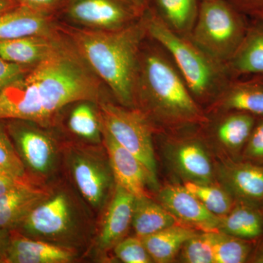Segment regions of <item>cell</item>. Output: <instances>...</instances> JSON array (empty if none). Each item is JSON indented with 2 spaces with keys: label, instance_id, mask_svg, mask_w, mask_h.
<instances>
[{
  "label": "cell",
  "instance_id": "2e32d148",
  "mask_svg": "<svg viewBox=\"0 0 263 263\" xmlns=\"http://www.w3.org/2000/svg\"><path fill=\"white\" fill-rule=\"evenodd\" d=\"M51 15L19 5L0 14V41L52 35Z\"/></svg>",
  "mask_w": 263,
  "mask_h": 263
},
{
  "label": "cell",
  "instance_id": "8992f818",
  "mask_svg": "<svg viewBox=\"0 0 263 263\" xmlns=\"http://www.w3.org/2000/svg\"><path fill=\"white\" fill-rule=\"evenodd\" d=\"M236 10L226 0L200 3L193 43L214 61H224L234 51L239 34Z\"/></svg>",
  "mask_w": 263,
  "mask_h": 263
},
{
  "label": "cell",
  "instance_id": "ffe728a7",
  "mask_svg": "<svg viewBox=\"0 0 263 263\" xmlns=\"http://www.w3.org/2000/svg\"><path fill=\"white\" fill-rule=\"evenodd\" d=\"M176 168L188 181L209 183L212 179V162L205 151L196 142L183 143L173 152Z\"/></svg>",
  "mask_w": 263,
  "mask_h": 263
},
{
  "label": "cell",
  "instance_id": "e575fe53",
  "mask_svg": "<svg viewBox=\"0 0 263 263\" xmlns=\"http://www.w3.org/2000/svg\"><path fill=\"white\" fill-rule=\"evenodd\" d=\"M20 5L52 15L62 10L67 0H18Z\"/></svg>",
  "mask_w": 263,
  "mask_h": 263
},
{
  "label": "cell",
  "instance_id": "44dd1931",
  "mask_svg": "<svg viewBox=\"0 0 263 263\" xmlns=\"http://www.w3.org/2000/svg\"><path fill=\"white\" fill-rule=\"evenodd\" d=\"M177 220L159 202L148 196L136 197L132 226L136 236L143 238L176 226Z\"/></svg>",
  "mask_w": 263,
  "mask_h": 263
},
{
  "label": "cell",
  "instance_id": "6da1fadb",
  "mask_svg": "<svg viewBox=\"0 0 263 263\" xmlns=\"http://www.w3.org/2000/svg\"><path fill=\"white\" fill-rule=\"evenodd\" d=\"M98 81L76 48L59 43L20 80L0 92V120L46 125L62 108L97 100Z\"/></svg>",
  "mask_w": 263,
  "mask_h": 263
},
{
  "label": "cell",
  "instance_id": "ac0fdd59",
  "mask_svg": "<svg viewBox=\"0 0 263 263\" xmlns=\"http://www.w3.org/2000/svg\"><path fill=\"white\" fill-rule=\"evenodd\" d=\"M218 231L249 241L257 239L263 234V212L257 203L242 200L221 218Z\"/></svg>",
  "mask_w": 263,
  "mask_h": 263
},
{
  "label": "cell",
  "instance_id": "8fae6325",
  "mask_svg": "<svg viewBox=\"0 0 263 263\" xmlns=\"http://www.w3.org/2000/svg\"><path fill=\"white\" fill-rule=\"evenodd\" d=\"M159 202L177 221L205 231H216L221 218L213 214L183 186L168 185L158 195Z\"/></svg>",
  "mask_w": 263,
  "mask_h": 263
},
{
  "label": "cell",
  "instance_id": "4fadbf2b",
  "mask_svg": "<svg viewBox=\"0 0 263 263\" xmlns=\"http://www.w3.org/2000/svg\"><path fill=\"white\" fill-rule=\"evenodd\" d=\"M136 196L116 184L97 240L98 249L107 252L125 238L133 221Z\"/></svg>",
  "mask_w": 263,
  "mask_h": 263
},
{
  "label": "cell",
  "instance_id": "ab89813d",
  "mask_svg": "<svg viewBox=\"0 0 263 263\" xmlns=\"http://www.w3.org/2000/svg\"><path fill=\"white\" fill-rule=\"evenodd\" d=\"M132 1H133V3H134L138 8H139L140 9L142 10L146 9L147 0H132Z\"/></svg>",
  "mask_w": 263,
  "mask_h": 263
},
{
  "label": "cell",
  "instance_id": "7a4b0ae2",
  "mask_svg": "<svg viewBox=\"0 0 263 263\" xmlns=\"http://www.w3.org/2000/svg\"><path fill=\"white\" fill-rule=\"evenodd\" d=\"M141 24L111 30L81 31L74 37L76 49L90 68L125 106L134 101L138 51L143 34Z\"/></svg>",
  "mask_w": 263,
  "mask_h": 263
},
{
  "label": "cell",
  "instance_id": "7402d4cb",
  "mask_svg": "<svg viewBox=\"0 0 263 263\" xmlns=\"http://www.w3.org/2000/svg\"><path fill=\"white\" fill-rule=\"evenodd\" d=\"M190 228L174 226L141 238L153 262H171L183 246L196 235Z\"/></svg>",
  "mask_w": 263,
  "mask_h": 263
},
{
  "label": "cell",
  "instance_id": "cb8c5ba5",
  "mask_svg": "<svg viewBox=\"0 0 263 263\" xmlns=\"http://www.w3.org/2000/svg\"><path fill=\"white\" fill-rule=\"evenodd\" d=\"M88 103L89 101L81 102L71 111L68 127L76 136L98 144L103 141L101 120Z\"/></svg>",
  "mask_w": 263,
  "mask_h": 263
},
{
  "label": "cell",
  "instance_id": "f546056e",
  "mask_svg": "<svg viewBox=\"0 0 263 263\" xmlns=\"http://www.w3.org/2000/svg\"><path fill=\"white\" fill-rule=\"evenodd\" d=\"M233 66L245 73H263V33L254 34L235 57Z\"/></svg>",
  "mask_w": 263,
  "mask_h": 263
},
{
  "label": "cell",
  "instance_id": "1f68e13d",
  "mask_svg": "<svg viewBox=\"0 0 263 263\" xmlns=\"http://www.w3.org/2000/svg\"><path fill=\"white\" fill-rule=\"evenodd\" d=\"M114 254L119 260L125 263L153 262L141 238H124L114 248Z\"/></svg>",
  "mask_w": 263,
  "mask_h": 263
},
{
  "label": "cell",
  "instance_id": "9c48e42d",
  "mask_svg": "<svg viewBox=\"0 0 263 263\" xmlns=\"http://www.w3.org/2000/svg\"><path fill=\"white\" fill-rule=\"evenodd\" d=\"M29 121L10 119L7 130L27 174L36 182L49 178L58 165L59 148L54 139Z\"/></svg>",
  "mask_w": 263,
  "mask_h": 263
},
{
  "label": "cell",
  "instance_id": "5b68a950",
  "mask_svg": "<svg viewBox=\"0 0 263 263\" xmlns=\"http://www.w3.org/2000/svg\"><path fill=\"white\" fill-rule=\"evenodd\" d=\"M80 214L68 192L51 190L15 230L29 238L72 249L70 245L81 231Z\"/></svg>",
  "mask_w": 263,
  "mask_h": 263
},
{
  "label": "cell",
  "instance_id": "52a82bcc",
  "mask_svg": "<svg viewBox=\"0 0 263 263\" xmlns=\"http://www.w3.org/2000/svg\"><path fill=\"white\" fill-rule=\"evenodd\" d=\"M100 117L102 127L119 144L141 161L154 185H157V164L152 132L146 118L136 110L108 103L100 105Z\"/></svg>",
  "mask_w": 263,
  "mask_h": 263
},
{
  "label": "cell",
  "instance_id": "7c38bea8",
  "mask_svg": "<svg viewBox=\"0 0 263 263\" xmlns=\"http://www.w3.org/2000/svg\"><path fill=\"white\" fill-rule=\"evenodd\" d=\"M102 133L116 184L136 197L148 196L146 184L154 183L145 166L136 156L119 144L103 127Z\"/></svg>",
  "mask_w": 263,
  "mask_h": 263
},
{
  "label": "cell",
  "instance_id": "60d3db41",
  "mask_svg": "<svg viewBox=\"0 0 263 263\" xmlns=\"http://www.w3.org/2000/svg\"><path fill=\"white\" fill-rule=\"evenodd\" d=\"M200 1H211V0H200Z\"/></svg>",
  "mask_w": 263,
  "mask_h": 263
},
{
  "label": "cell",
  "instance_id": "8d00e7d4",
  "mask_svg": "<svg viewBox=\"0 0 263 263\" xmlns=\"http://www.w3.org/2000/svg\"><path fill=\"white\" fill-rule=\"evenodd\" d=\"M237 10L263 13V0H226Z\"/></svg>",
  "mask_w": 263,
  "mask_h": 263
},
{
  "label": "cell",
  "instance_id": "484cf974",
  "mask_svg": "<svg viewBox=\"0 0 263 263\" xmlns=\"http://www.w3.org/2000/svg\"><path fill=\"white\" fill-rule=\"evenodd\" d=\"M253 125V119L247 114L230 116L219 124L218 138L228 148L233 149L240 148L249 139Z\"/></svg>",
  "mask_w": 263,
  "mask_h": 263
},
{
  "label": "cell",
  "instance_id": "9a60e30c",
  "mask_svg": "<svg viewBox=\"0 0 263 263\" xmlns=\"http://www.w3.org/2000/svg\"><path fill=\"white\" fill-rule=\"evenodd\" d=\"M40 183H29L0 196V230H15L31 211L51 193Z\"/></svg>",
  "mask_w": 263,
  "mask_h": 263
},
{
  "label": "cell",
  "instance_id": "74e56055",
  "mask_svg": "<svg viewBox=\"0 0 263 263\" xmlns=\"http://www.w3.org/2000/svg\"><path fill=\"white\" fill-rule=\"evenodd\" d=\"M10 240V231L7 230H0V263L6 262Z\"/></svg>",
  "mask_w": 263,
  "mask_h": 263
},
{
  "label": "cell",
  "instance_id": "4dcf8cb0",
  "mask_svg": "<svg viewBox=\"0 0 263 263\" xmlns=\"http://www.w3.org/2000/svg\"><path fill=\"white\" fill-rule=\"evenodd\" d=\"M182 259L188 263H214L212 231L190 238L183 246Z\"/></svg>",
  "mask_w": 263,
  "mask_h": 263
},
{
  "label": "cell",
  "instance_id": "d4e9b609",
  "mask_svg": "<svg viewBox=\"0 0 263 263\" xmlns=\"http://www.w3.org/2000/svg\"><path fill=\"white\" fill-rule=\"evenodd\" d=\"M214 263L247 262L252 252L249 240L219 231H212Z\"/></svg>",
  "mask_w": 263,
  "mask_h": 263
},
{
  "label": "cell",
  "instance_id": "4316f807",
  "mask_svg": "<svg viewBox=\"0 0 263 263\" xmlns=\"http://www.w3.org/2000/svg\"><path fill=\"white\" fill-rule=\"evenodd\" d=\"M184 186L214 215L224 217L233 209V202L230 195L221 189L212 186L210 183L187 181Z\"/></svg>",
  "mask_w": 263,
  "mask_h": 263
},
{
  "label": "cell",
  "instance_id": "ba28073f",
  "mask_svg": "<svg viewBox=\"0 0 263 263\" xmlns=\"http://www.w3.org/2000/svg\"><path fill=\"white\" fill-rule=\"evenodd\" d=\"M104 155L96 147L72 146L67 148L66 156L76 189L97 212L105 206L115 181L108 155Z\"/></svg>",
  "mask_w": 263,
  "mask_h": 263
},
{
  "label": "cell",
  "instance_id": "d590c367",
  "mask_svg": "<svg viewBox=\"0 0 263 263\" xmlns=\"http://www.w3.org/2000/svg\"><path fill=\"white\" fill-rule=\"evenodd\" d=\"M29 183H37L31 180H22L0 171V196L13 189Z\"/></svg>",
  "mask_w": 263,
  "mask_h": 263
},
{
  "label": "cell",
  "instance_id": "e0dca14e",
  "mask_svg": "<svg viewBox=\"0 0 263 263\" xmlns=\"http://www.w3.org/2000/svg\"><path fill=\"white\" fill-rule=\"evenodd\" d=\"M52 35H34L0 41V57L18 65L34 66L59 44Z\"/></svg>",
  "mask_w": 263,
  "mask_h": 263
},
{
  "label": "cell",
  "instance_id": "83f0119b",
  "mask_svg": "<svg viewBox=\"0 0 263 263\" xmlns=\"http://www.w3.org/2000/svg\"><path fill=\"white\" fill-rule=\"evenodd\" d=\"M0 171L18 179L34 181L27 174L3 120H0Z\"/></svg>",
  "mask_w": 263,
  "mask_h": 263
},
{
  "label": "cell",
  "instance_id": "f35d334b",
  "mask_svg": "<svg viewBox=\"0 0 263 263\" xmlns=\"http://www.w3.org/2000/svg\"><path fill=\"white\" fill-rule=\"evenodd\" d=\"M20 5L18 0H0V14Z\"/></svg>",
  "mask_w": 263,
  "mask_h": 263
},
{
  "label": "cell",
  "instance_id": "277c9868",
  "mask_svg": "<svg viewBox=\"0 0 263 263\" xmlns=\"http://www.w3.org/2000/svg\"><path fill=\"white\" fill-rule=\"evenodd\" d=\"M146 17V29L174 59L190 92L197 97L210 94L219 81L216 62L193 43L180 37L152 10Z\"/></svg>",
  "mask_w": 263,
  "mask_h": 263
},
{
  "label": "cell",
  "instance_id": "3957f363",
  "mask_svg": "<svg viewBox=\"0 0 263 263\" xmlns=\"http://www.w3.org/2000/svg\"><path fill=\"white\" fill-rule=\"evenodd\" d=\"M138 65L136 88L158 113L184 122L200 119V110L186 83L167 59L152 52Z\"/></svg>",
  "mask_w": 263,
  "mask_h": 263
},
{
  "label": "cell",
  "instance_id": "603a6c76",
  "mask_svg": "<svg viewBox=\"0 0 263 263\" xmlns=\"http://www.w3.org/2000/svg\"><path fill=\"white\" fill-rule=\"evenodd\" d=\"M149 5L164 23L180 32L193 28L200 7L197 0H147L146 7Z\"/></svg>",
  "mask_w": 263,
  "mask_h": 263
},
{
  "label": "cell",
  "instance_id": "836d02e7",
  "mask_svg": "<svg viewBox=\"0 0 263 263\" xmlns=\"http://www.w3.org/2000/svg\"><path fill=\"white\" fill-rule=\"evenodd\" d=\"M245 155L254 160L263 159V122L251 133L246 147Z\"/></svg>",
  "mask_w": 263,
  "mask_h": 263
},
{
  "label": "cell",
  "instance_id": "30bf717a",
  "mask_svg": "<svg viewBox=\"0 0 263 263\" xmlns=\"http://www.w3.org/2000/svg\"><path fill=\"white\" fill-rule=\"evenodd\" d=\"M62 11L76 23L111 30L124 27L144 10L132 0H67Z\"/></svg>",
  "mask_w": 263,
  "mask_h": 263
},
{
  "label": "cell",
  "instance_id": "d6986e66",
  "mask_svg": "<svg viewBox=\"0 0 263 263\" xmlns=\"http://www.w3.org/2000/svg\"><path fill=\"white\" fill-rule=\"evenodd\" d=\"M224 178L228 187L240 200L263 202V165L233 164L226 169Z\"/></svg>",
  "mask_w": 263,
  "mask_h": 263
},
{
  "label": "cell",
  "instance_id": "d6a6232c",
  "mask_svg": "<svg viewBox=\"0 0 263 263\" xmlns=\"http://www.w3.org/2000/svg\"><path fill=\"white\" fill-rule=\"evenodd\" d=\"M31 68V66L18 65L0 57V92L22 79Z\"/></svg>",
  "mask_w": 263,
  "mask_h": 263
},
{
  "label": "cell",
  "instance_id": "5bb4252c",
  "mask_svg": "<svg viewBox=\"0 0 263 263\" xmlns=\"http://www.w3.org/2000/svg\"><path fill=\"white\" fill-rule=\"evenodd\" d=\"M75 256L73 249L12 230L5 263H67L72 262Z\"/></svg>",
  "mask_w": 263,
  "mask_h": 263
},
{
  "label": "cell",
  "instance_id": "f1b7e54d",
  "mask_svg": "<svg viewBox=\"0 0 263 263\" xmlns=\"http://www.w3.org/2000/svg\"><path fill=\"white\" fill-rule=\"evenodd\" d=\"M227 108L263 116V89L252 87L233 89L226 95Z\"/></svg>",
  "mask_w": 263,
  "mask_h": 263
}]
</instances>
